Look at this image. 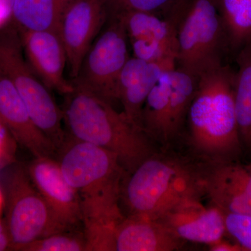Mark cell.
<instances>
[{
  "mask_svg": "<svg viewBox=\"0 0 251 251\" xmlns=\"http://www.w3.org/2000/svg\"><path fill=\"white\" fill-rule=\"evenodd\" d=\"M59 166L80 198L87 251H112L126 173L115 153L67 134L57 150Z\"/></svg>",
  "mask_w": 251,
  "mask_h": 251,
  "instance_id": "cell-1",
  "label": "cell"
},
{
  "mask_svg": "<svg viewBox=\"0 0 251 251\" xmlns=\"http://www.w3.org/2000/svg\"><path fill=\"white\" fill-rule=\"evenodd\" d=\"M234 82V74L222 64L198 77L186 120L188 143L204 163L236 161L242 153Z\"/></svg>",
  "mask_w": 251,
  "mask_h": 251,
  "instance_id": "cell-2",
  "label": "cell"
},
{
  "mask_svg": "<svg viewBox=\"0 0 251 251\" xmlns=\"http://www.w3.org/2000/svg\"><path fill=\"white\" fill-rule=\"evenodd\" d=\"M74 86V90L64 96L62 109L69 136L115 153L126 173L156 152L151 139L123 112H117L112 104L96 94Z\"/></svg>",
  "mask_w": 251,
  "mask_h": 251,
  "instance_id": "cell-3",
  "label": "cell"
},
{
  "mask_svg": "<svg viewBox=\"0 0 251 251\" xmlns=\"http://www.w3.org/2000/svg\"><path fill=\"white\" fill-rule=\"evenodd\" d=\"M203 193L201 168L155 152L126 173L121 200L128 216L157 220L186 200Z\"/></svg>",
  "mask_w": 251,
  "mask_h": 251,
  "instance_id": "cell-4",
  "label": "cell"
},
{
  "mask_svg": "<svg viewBox=\"0 0 251 251\" xmlns=\"http://www.w3.org/2000/svg\"><path fill=\"white\" fill-rule=\"evenodd\" d=\"M227 38L216 0H182L177 29V69L199 77L222 64Z\"/></svg>",
  "mask_w": 251,
  "mask_h": 251,
  "instance_id": "cell-5",
  "label": "cell"
},
{
  "mask_svg": "<svg viewBox=\"0 0 251 251\" xmlns=\"http://www.w3.org/2000/svg\"><path fill=\"white\" fill-rule=\"evenodd\" d=\"M0 67L14 83L34 125L57 151L67 137L62 109L31 70L23 53L21 37L13 29L0 30Z\"/></svg>",
  "mask_w": 251,
  "mask_h": 251,
  "instance_id": "cell-6",
  "label": "cell"
},
{
  "mask_svg": "<svg viewBox=\"0 0 251 251\" xmlns=\"http://www.w3.org/2000/svg\"><path fill=\"white\" fill-rule=\"evenodd\" d=\"M4 196V222L11 251H22L36 239L67 231L36 189L26 166H17L11 171L6 180Z\"/></svg>",
  "mask_w": 251,
  "mask_h": 251,
  "instance_id": "cell-7",
  "label": "cell"
},
{
  "mask_svg": "<svg viewBox=\"0 0 251 251\" xmlns=\"http://www.w3.org/2000/svg\"><path fill=\"white\" fill-rule=\"evenodd\" d=\"M108 27L94 41L73 85L85 89L113 105L119 80L129 59L128 41L121 18L112 14Z\"/></svg>",
  "mask_w": 251,
  "mask_h": 251,
  "instance_id": "cell-8",
  "label": "cell"
},
{
  "mask_svg": "<svg viewBox=\"0 0 251 251\" xmlns=\"http://www.w3.org/2000/svg\"><path fill=\"white\" fill-rule=\"evenodd\" d=\"M106 6L105 0H70L63 11L59 32L73 80L105 23Z\"/></svg>",
  "mask_w": 251,
  "mask_h": 251,
  "instance_id": "cell-9",
  "label": "cell"
},
{
  "mask_svg": "<svg viewBox=\"0 0 251 251\" xmlns=\"http://www.w3.org/2000/svg\"><path fill=\"white\" fill-rule=\"evenodd\" d=\"M204 164L201 185L213 205L224 212L251 215V165L236 161Z\"/></svg>",
  "mask_w": 251,
  "mask_h": 251,
  "instance_id": "cell-10",
  "label": "cell"
},
{
  "mask_svg": "<svg viewBox=\"0 0 251 251\" xmlns=\"http://www.w3.org/2000/svg\"><path fill=\"white\" fill-rule=\"evenodd\" d=\"M26 169L59 224L67 230L82 224L78 194L66 179L58 161L52 157H34Z\"/></svg>",
  "mask_w": 251,
  "mask_h": 251,
  "instance_id": "cell-11",
  "label": "cell"
},
{
  "mask_svg": "<svg viewBox=\"0 0 251 251\" xmlns=\"http://www.w3.org/2000/svg\"><path fill=\"white\" fill-rule=\"evenodd\" d=\"M21 45L31 70L50 91L63 96L74 89L66 78L67 53L59 30H21Z\"/></svg>",
  "mask_w": 251,
  "mask_h": 251,
  "instance_id": "cell-12",
  "label": "cell"
},
{
  "mask_svg": "<svg viewBox=\"0 0 251 251\" xmlns=\"http://www.w3.org/2000/svg\"><path fill=\"white\" fill-rule=\"evenodd\" d=\"M157 220L176 237L188 242L212 245L226 233L222 211L214 205L206 207L199 196L183 201Z\"/></svg>",
  "mask_w": 251,
  "mask_h": 251,
  "instance_id": "cell-13",
  "label": "cell"
},
{
  "mask_svg": "<svg viewBox=\"0 0 251 251\" xmlns=\"http://www.w3.org/2000/svg\"><path fill=\"white\" fill-rule=\"evenodd\" d=\"M0 120L16 143L35 158L52 157L57 153L53 144L34 125L14 83L1 67Z\"/></svg>",
  "mask_w": 251,
  "mask_h": 251,
  "instance_id": "cell-14",
  "label": "cell"
},
{
  "mask_svg": "<svg viewBox=\"0 0 251 251\" xmlns=\"http://www.w3.org/2000/svg\"><path fill=\"white\" fill-rule=\"evenodd\" d=\"M175 65V58L150 62L134 57H130L125 64L119 80L117 99L128 120L140 128L142 112L149 94L162 74Z\"/></svg>",
  "mask_w": 251,
  "mask_h": 251,
  "instance_id": "cell-15",
  "label": "cell"
},
{
  "mask_svg": "<svg viewBox=\"0 0 251 251\" xmlns=\"http://www.w3.org/2000/svg\"><path fill=\"white\" fill-rule=\"evenodd\" d=\"M184 242L158 220L128 216L114 230L112 251H178Z\"/></svg>",
  "mask_w": 251,
  "mask_h": 251,
  "instance_id": "cell-16",
  "label": "cell"
},
{
  "mask_svg": "<svg viewBox=\"0 0 251 251\" xmlns=\"http://www.w3.org/2000/svg\"><path fill=\"white\" fill-rule=\"evenodd\" d=\"M181 0L172 6L171 15L163 19L157 13L130 11L116 14L125 26L128 42L135 41H157L176 44V29L181 10Z\"/></svg>",
  "mask_w": 251,
  "mask_h": 251,
  "instance_id": "cell-17",
  "label": "cell"
},
{
  "mask_svg": "<svg viewBox=\"0 0 251 251\" xmlns=\"http://www.w3.org/2000/svg\"><path fill=\"white\" fill-rule=\"evenodd\" d=\"M165 71L145 100L142 112V128L151 140L164 147L173 141L170 125L171 72Z\"/></svg>",
  "mask_w": 251,
  "mask_h": 251,
  "instance_id": "cell-18",
  "label": "cell"
},
{
  "mask_svg": "<svg viewBox=\"0 0 251 251\" xmlns=\"http://www.w3.org/2000/svg\"><path fill=\"white\" fill-rule=\"evenodd\" d=\"M67 0H14L12 20L24 31L59 30Z\"/></svg>",
  "mask_w": 251,
  "mask_h": 251,
  "instance_id": "cell-19",
  "label": "cell"
},
{
  "mask_svg": "<svg viewBox=\"0 0 251 251\" xmlns=\"http://www.w3.org/2000/svg\"><path fill=\"white\" fill-rule=\"evenodd\" d=\"M234 74V100L243 147L251 151V43L241 50Z\"/></svg>",
  "mask_w": 251,
  "mask_h": 251,
  "instance_id": "cell-20",
  "label": "cell"
},
{
  "mask_svg": "<svg viewBox=\"0 0 251 251\" xmlns=\"http://www.w3.org/2000/svg\"><path fill=\"white\" fill-rule=\"evenodd\" d=\"M227 38L233 49L251 43V0H216Z\"/></svg>",
  "mask_w": 251,
  "mask_h": 251,
  "instance_id": "cell-21",
  "label": "cell"
},
{
  "mask_svg": "<svg viewBox=\"0 0 251 251\" xmlns=\"http://www.w3.org/2000/svg\"><path fill=\"white\" fill-rule=\"evenodd\" d=\"M197 85V77L176 67L172 70L170 125L173 140L184 125Z\"/></svg>",
  "mask_w": 251,
  "mask_h": 251,
  "instance_id": "cell-22",
  "label": "cell"
},
{
  "mask_svg": "<svg viewBox=\"0 0 251 251\" xmlns=\"http://www.w3.org/2000/svg\"><path fill=\"white\" fill-rule=\"evenodd\" d=\"M85 234L64 231L46 236L29 243L22 251H86Z\"/></svg>",
  "mask_w": 251,
  "mask_h": 251,
  "instance_id": "cell-23",
  "label": "cell"
},
{
  "mask_svg": "<svg viewBox=\"0 0 251 251\" xmlns=\"http://www.w3.org/2000/svg\"><path fill=\"white\" fill-rule=\"evenodd\" d=\"M222 212L226 232L233 238L243 251H251V215Z\"/></svg>",
  "mask_w": 251,
  "mask_h": 251,
  "instance_id": "cell-24",
  "label": "cell"
},
{
  "mask_svg": "<svg viewBox=\"0 0 251 251\" xmlns=\"http://www.w3.org/2000/svg\"><path fill=\"white\" fill-rule=\"evenodd\" d=\"M176 0H105L112 14L138 11L158 13L171 9Z\"/></svg>",
  "mask_w": 251,
  "mask_h": 251,
  "instance_id": "cell-25",
  "label": "cell"
},
{
  "mask_svg": "<svg viewBox=\"0 0 251 251\" xmlns=\"http://www.w3.org/2000/svg\"><path fill=\"white\" fill-rule=\"evenodd\" d=\"M16 142L0 120V168L11 163L14 158Z\"/></svg>",
  "mask_w": 251,
  "mask_h": 251,
  "instance_id": "cell-26",
  "label": "cell"
},
{
  "mask_svg": "<svg viewBox=\"0 0 251 251\" xmlns=\"http://www.w3.org/2000/svg\"><path fill=\"white\" fill-rule=\"evenodd\" d=\"M11 251V242L4 221L0 219V251Z\"/></svg>",
  "mask_w": 251,
  "mask_h": 251,
  "instance_id": "cell-27",
  "label": "cell"
},
{
  "mask_svg": "<svg viewBox=\"0 0 251 251\" xmlns=\"http://www.w3.org/2000/svg\"><path fill=\"white\" fill-rule=\"evenodd\" d=\"M12 20V11L0 4V30L7 27Z\"/></svg>",
  "mask_w": 251,
  "mask_h": 251,
  "instance_id": "cell-28",
  "label": "cell"
},
{
  "mask_svg": "<svg viewBox=\"0 0 251 251\" xmlns=\"http://www.w3.org/2000/svg\"><path fill=\"white\" fill-rule=\"evenodd\" d=\"M211 246V250L219 251H243L242 247H239L238 244L237 245H232L228 243L222 242L219 241L216 244H212Z\"/></svg>",
  "mask_w": 251,
  "mask_h": 251,
  "instance_id": "cell-29",
  "label": "cell"
},
{
  "mask_svg": "<svg viewBox=\"0 0 251 251\" xmlns=\"http://www.w3.org/2000/svg\"><path fill=\"white\" fill-rule=\"evenodd\" d=\"M14 0H0V4L4 5L8 9L12 11L13 4H14Z\"/></svg>",
  "mask_w": 251,
  "mask_h": 251,
  "instance_id": "cell-30",
  "label": "cell"
},
{
  "mask_svg": "<svg viewBox=\"0 0 251 251\" xmlns=\"http://www.w3.org/2000/svg\"><path fill=\"white\" fill-rule=\"evenodd\" d=\"M4 193L1 191V188H0V214H1V211H2L3 208H4Z\"/></svg>",
  "mask_w": 251,
  "mask_h": 251,
  "instance_id": "cell-31",
  "label": "cell"
},
{
  "mask_svg": "<svg viewBox=\"0 0 251 251\" xmlns=\"http://www.w3.org/2000/svg\"><path fill=\"white\" fill-rule=\"evenodd\" d=\"M67 2H69V1H70V0H67Z\"/></svg>",
  "mask_w": 251,
  "mask_h": 251,
  "instance_id": "cell-32",
  "label": "cell"
}]
</instances>
